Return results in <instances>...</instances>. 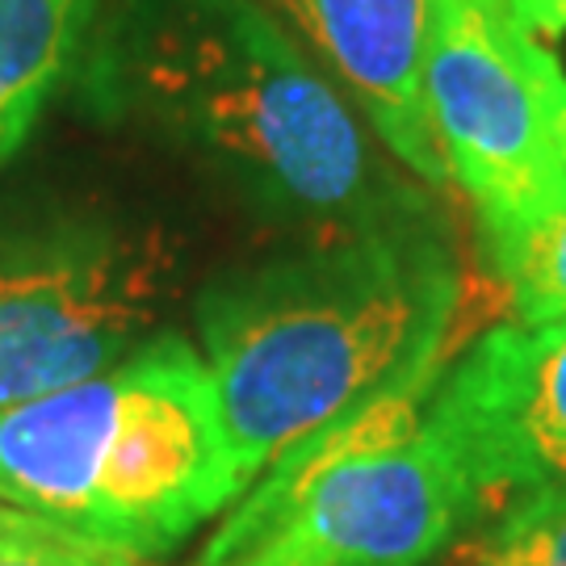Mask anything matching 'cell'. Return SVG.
I'll use <instances>...</instances> for the list:
<instances>
[{"label": "cell", "instance_id": "cell-1", "mask_svg": "<svg viewBox=\"0 0 566 566\" xmlns=\"http://www.w3.org/2000/svg\"><path fill=\"white\" fill-rule=\"evenodd\" d=\"M462 277L441 240L403 219L214 285L202 303L206 365L240 491L399 386L441 374Z\"/></svg>", "mask_w": 566, "mask_h": 566}, {"label": "cell", "instance_id": "cell-2", "mask_svg": "<svg viewBox=\"0 0 566 566\" xmlns=\"http://www.w3.org/2000/svg\"><path fill=\"white\" fill-rule=\"evenodd\" d=\"M235 495L210 365L177 336L0 411V500L130 558L168 554Z\"/></svg>", "mask_w": 566, "mask_h": 566}, {"label": "cell", "instance_id": "cell-3", "mask_svg": "<svg viewBox=\"0 0 566 566\" xmlns=\"http://www.w3.org/2000/svg\"><path fill=\"white\" fill-rule=\"evenodd\" d=\"M114 76L282 202L344 227L399 219L340 88L256 0H130Z\"/></svg>", "mask_w": 566, "mask_h": 566}, {"label": "cell", "instance_id": "cell-4", "mask_svg": "<svg viewBox=\"0 0 566 566\" xmlns=\"http://www.w3.org/2000/svg\"><path fill=\"white\" fill-rule=\"evenodd\" d=\"M437 374L285 449L206 542L198 566H424L483 500L424 420Z\"/></svg>", "mask_w": 566, "mask_h": 566}, {"label": "cell", "instance_id": "cell-5", "mask_svg": "<svg viewBox=\"0 0 566 566\" xmlns=\"http://www.w3.org/2000/svg\"><path fill=\"white\" fill-rule=\"evenodd\" d=\"M424 109L491 248L566 177V81L512 0H428Z\"/></svg>", "mask_w": 566, "mask_h": 566}, {"label": "cell", "instance_id": "cell-6", "mask_svg": "<svg viewBox=\"0 0 566 566\" xmlns=\"http://www.w3.org/2000/svg\"><path fill=\"white\" fill-rule=\"evenodd\" d=\"M168 290L156 235L81 223L0 240V411L135 357Z\"/></svg>", "mask_w": 566, "mask_h": 566}, {"label": "cell", "instance_id": "cell-7", "mask_svg": "<svg viewBox=\"0 0 566 566\" xmlns=\"http://www.w3.org/2000/svg\"><path fill=\"white\" fill-rule=\"evenodd\" d=\"M424 420L483 512L566 486V319L486 332L449 374H437Z\"/></svg>", "mask_w": 566, "mask_h": 566}, {"label": "cell", "instance_id": "cell-8", "mask_svg": "<svg viewBox=\"0 0 566 566\" xmlns=\"http://www.w3.org/2000/svg\"><path fill=\"white\" fill-rule=\"evenodd\" d=\"M357 97L378 139L428 185L449 181L424 109L428 0H256Z\"/></svg>", "mask_w": 566, "mask_h": 566}, {"label": "cell", "instance_id": "cell-9", "mask_svg": "<svg viewBox=\"0 0 566 566\" xmlns=\"http://www.w3.org/2000/svg\"><path fill=\"white\" fill-rule=\"evenodd\" d=\"M93 13L97 0H0V164L76 67Z\"/></svg>", "mask_w": 566, "mask_h": 566}, {"label": "cell", "instance_id": "cell-10", "mask_svg": "<svg viewBox=\"0 0 566 566\" xmlns=\"http://www.w3.org/2000/svg\"><path fill=\"white\" fill-rule=\"evenodd\" d=\"M491 256L512 290V311L521 327H546L566 319V177L537 206L525 227H516Z\"/></svg>", "mask_w": 566, "mask_h": 566}, {"label": "cell", "instance_id": "cell-11", "mask_svg": "<svg viewBox=\"0 0 566 566\" xmlns=\"http://www.w3.org/2000/svg\"><path fill=\"white\" fill-rule=\"evenodd\" d=\"M465 566H566V486L521 495L479 537Z\"/></svg>", "mask_w": 566, "mask_h": 566}, {"label": "cell", "instance_id": "cell-12", "mask_svg": "<svg viewBox=\"0 0 566 566\" xmlns=\"http://www.w3.org/2000/svg\"><path fill=\"white\" fill-rule=\"evenodd\" d=\"M81 533L55 525V521H42L25 507H13L0 500V558L4 554H30V549H46V546H63Z\"/></svg>", "mask_w": 566, "mask_h": 566}, {"label": "cell", "instance_id": "cell-13", "mask_svg": "<svg viewBox=\"0 0 566 566\" xmlns=\"http://www.w3.org/2000/svg\"><path fill=\"white\" fill-rule=\"evenodd\" d=\"M0 566H139L130 554L109 546H97L88 537H72L63 546L30 549V554H4Z\"/></svg>", "mask_w": 566, "mask_h": 566}, {"label": "cell", "instance_id": "cell-14", "mask_svg": "<svg viewBox=\"0 0 566 566\" xmlns=\"http://www.w3.org/2000/svg\"><path fill=\"white\" fill-rule=\"evenodd\" d=\"M558 34H563V30H558Z\"/></svg>", "mask_w": 566, "mask_h": 566}]
</instances>
